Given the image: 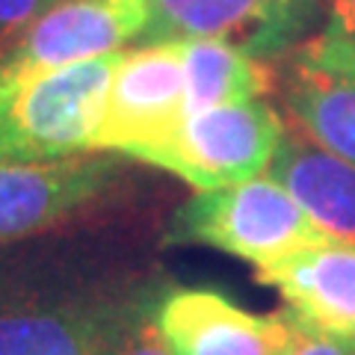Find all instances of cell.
<instances>
[{
  "label": "cell",
  "mask_w": 355,
  "mask_h": 355,
  "mask_svg": "<svg viewBox=\"0 0 355 355\" xmlns=\"http://www.w3.org/2000/svg\"><path fill=\"white\" fill-rule=\"evenodd\" d=\"M121 51L48 74L0 80V163H44L95 151Z\"/></svg>",
  "instance_id": "obj_1"
},
{
  "label": "cell",
  "mask_w": 355,
  "mask_h": 355,
  "mask_svg": "<svg viewBox=\"0 0 355 355\" xmlns=\"http://www.w3.org/2000/svg\"><path fill=\"white\" fill-rule=\"evenodd\" d=\"M166 240L178 246H210L263 270L329 237L275 178L261 175L198 190L175 210Z\"/></svg>",
  "instance_id": "obj_2"
},
{
  "label": "cell",
  "mask_w": 355,
  "mask_h": 355,
  "mask_svg": "<svg viewBox=\"0 0 355 355\" xmlns=\"http://www.w3.org/2000/svg\"><path fill=\"white\" fill-rule=\"evenodd\" d=\"M190 116L178 42H148L121 57L110 77L95 151L154 166Z\"/></svg>",
  "instance_id": "obj_3"
},
{
  "label": "cell",
  "mask_w": 355,
  "mask_h": 355,
  "mask_svg": "<svg viewBox=\"0 0 355 355\" xmlns=\"http://www.w3.org/2000/svg\"><path fill=\"white\" fill-rule=\"evenodd\" d=\"M284 128L263 98L198 110L187 116L175 142L154 166L184 178L196 190L243 184L266 175Z\"/></svg>",
  "instance_id": "obj_4"
},
{
  "label": "cell",
  "mask_w": 355,
  "mask_h": 355,
  "mask_svg": "<svg viewBox=\"0 0 355 355\" xmlns=\"http://www.w3.org/2000/svg\"><path fill=\"white\" fill-rule=\"evenodd\" d=\"M146 27L148 0H57L0 48V80L107 57L139 42Z\"/></svg>",
  "instance_id": "obj_5"
},
{
  "label": "cell",
  "mask_w": 355,
  "mask_h": 355,
  "mask_svg": "<svg viewBox=\"0 0 355 355\" xmlns=\"http://www.w3.org/2000/svg\"><path fill=\"white\" fill-rule=\"evenodd\" d=\"M119 154L89 151L44 163H0V249L65 225L116 190Z\"/></svg>",
  "instance_id": "obj_6"
},
{
  "label": "cell",
  "mask_w": 355,
  "mask_h": 355,
  "mask_svg": "<svg viewBox=\"0 0 355 355\" xmlns=\"http://www.w3.org/2000/svg\"><path fill=\"white\" fill-rule=\"evenodd\" d=\"M282 92L305 137L355 163V36L329 18L317 36L291 51Z\"/></svg>",
  "instance_id": "obj_7"
},
{
  "label": "cell",
  "mask_w": 355,
  "mask_h": 355,
  "mask_svg": "<svg viewBox=\"0 0 355 355\" xmlns=\"http://www.w3.org/2000/svg\"><path fill=\"white\" fill-rule=\"evenodd\" d=\"M323 0H148L137 44L225 39L258 60L279 57L317 15Z\"/></svg>",
  "instance_id": "obj_8"
},
{
  "label": "cell",
  "mask_w": 355,
  "mask_h": 355,
  "mask_svg": "<svg viewBox=\"0 0 355 355\" xmlns=\"http://www.w3.org/2000/svg\"><path fill=\"white\" fill-rule=\"evenodd\" d=\"M154 323L175 355H284L296 320L249 314L214 291H172L154 299Z\"/></svg>",
  "instance_id": "obj_9"
},
{
  "label": "cell",
  "mask_w": 355,
  "mask_h": 355,
  "mask_svg": "<svg viewBox=\"0 0 355 355\" xmlns=\"http://www.w3.org/2000/svg\"><path fill=\"white\" fill-rule=\"evenodd\" d=\"M258 282L279 291L287 311L308 329L355 338V246L323 240L258 270Z\"/></svg>",
  "instance_id": "obj_10"
},
{
  "label": "cell",
  "mask_w": 355,
  "mask_h": 355,
  "mask_svg": "<svg viewBox=\"0 0 355 355\" xmlns=\"http://www.w3.org/2000/svg\"><path fill=\"white\" fill-rule=\"evenodd\" d=\"M107 302L0 287V355H95Z\"/></svg>",
  "instance_id": "obj_11"
},
{
  "label": "cell",
  "mask_w": 355,
  "mask_h": 355,
  "mask_svg": "<svg viewBox=\"0 0 355 355\" xmlns=\"http://www.w3.org/2000/svg\"><path fill=\"white\" fill-rule=\"evenodd\" d=\"M266 175L275 178L329 240L355 246V163L284 128Z\"/></svg>",
  "instance_id": "obj_12"
},
{
  "label": "cell",
  "mask_w": 355,
  "mask_h": 355,
  "mask_svg": "<svg viewBox=\"0 0 355 355\" xmlns=\"http://www.w3.org/2000/svg\"><path fill=\"white\" fill-rule=\"evenodd\" d=\"M187 80V110L254 101L270 92L272 74L266 60H258L225 39H184L178 42Z\"/></svg>",
  "instance_id": "obj_13"
},
{
  "label": "cell",
  "mask_w": 355,
  "mask_h": 355,
  "mask_svg": "<svg viewBox=\"0 0 355 355\" xmlns=\"http://www.w3.org/2000/svg\"><path fill=\"white\" fill-rule=\"evenodd\" d=\"M95 355H175L154 323V299L133 296L107 302Z\"/></svg>",
  "instance_id": "obj_14"
},
{
  "label": "cell",
  "mask_w": 355,
  "mask_h": 355,
  "mask_svg": "<svg viewBox=\"0 0 355 355\" xmlns=\"http://www.w3.org/2000/svg\"><path fill=\"white\" fill-rule=\"evenodd\" d=\"M284 355H355V338L326 335V331L308 329L305 323L296 320V335Z\"/></svg>",
  "instance_id": "obj_15"
},
{
  "label": "cell",
  "mask_w": 355,
  "mask_h": 355,
  "mask_svg": "<svg viewBox=\"0 0 355 355\" xmlns=\"http://www.w3.org/2000/svg\"><path fill=\"white\" fill-rule=\"evenodd\" d=\"M51 3H57V0H0V48L12 42Z\"/></svg>",
  "instance_id": "obj_16"
},
{
  "label": "cell",
  "mask_w": 355,
  "mask_h": 355,
  "mask_svg": "<svg viewBox=\"0 0 355 355\" xmlns=\"http://www.w3.org/2000/svg\"><path fill=\"white\" fill-rule=\"evenodd\" d=\"M329 18L335 21V24H340L349 36H355V0H331Z\"/></svg>",
  "instance_id": "obj_17"
}]
</instances>
